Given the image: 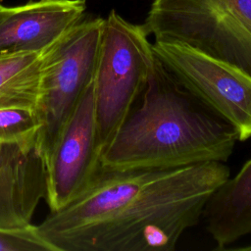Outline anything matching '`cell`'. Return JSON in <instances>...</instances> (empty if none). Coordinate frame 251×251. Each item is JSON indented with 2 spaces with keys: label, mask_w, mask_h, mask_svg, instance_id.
Masks as SVG:
<instances>
[{
  "label": "cell",
  "mask_w": 251,
  "mask_h": 251,
  "mask_svg": "<svg viewBox=\"0 0 251 251\" xmlns=\"http://www.w3.org/2000/svg\"><path fill=\"white\" fill-rule=\"evenodd\" d=\"M85 0L0 4V53L43 52L82 20Z\"/></svg>",
  "instance_id": "obj_9"
},
{
  "label": "cell",
  "mask_w": 251,
  "mask_h": 251,
  "mask_svg": "<svg viewBox=\"0 0 251 251\" xmlns=\"http://www.w3.org/2000/svg\"><path fill=\"white\" fill-rule=\"evenodd\" d=\"M202 218L206 229L224 250L251 233V159L210 196Z\"/></svg>",
  "instance_id": "obj_10"
},
{
  "label": "cell",
  "mask_w": 251,
  "mask_h": 251,
  "mask_svg": "<svg viewBox=\"0 0 251 251\" xmlns=\"http://www.w3.org/2000/svg\"><path fill=\"white\" fill-rule=\"evenodd\" d=\"M43 52L0 53V109L25 107L36 110Z\"/></svg>",
  "instance_id": "obj_11"
},
{
  "label": "cell",
  "mask_w": 251,
  "mask_h": 251,
  "mask_svg": "<svg viewBox=\"0 0 251 251\" xmlns=\"http://www.w3.org/2000/svg\"><path fill=\"white\" fill-rule=\"evenodd\" d=\"M99 164L92 79L45 160V200L50 212L74 199L86 186Z\"/></svg>",
  "instance_id": "obj_8"
},
{
  "label": "cell",
  "mask_w": 251,
  "mask_h": 251,
  "mask_svg": "<svg viewBox=\"0 0 251 251\" xmlns=\"http://www.w3.org/2000/svg\"><path fill=\"white\" fill-rule=\"evenodd\" d=\"M226 250H241V251H251V245H246V246H237V247H226Z\"/></svg>",
  "instance_id": "obj_13"
},
{
  "label": "cell",
  "mask_w": 251,
  "mask_h": 251,
  "mask_svg": "<svg viewBox=\"0 0 251 251\" xmlns=\"http://www.w3.org/2000/svg\"><path fill=\"white\" fill-rule=\"evenodd\" d=\"M45 191V162L37 139L0 143V251H53L32 223Z\"/></svg>",
  "instance_id": "obj_7"
},
{
  "label": "cell",
  "mask_w": 251,
  "mask_h": 251,
  "mask_svg": "<svg viewBox=\"0 0 251 251\" xmlns=\"http://www.w3.org/2000/svg\"><path fill=\"white\" fill-rule=\"evenodd\" d=\"M41 122L33 108L0 109V143H29L37 139Z\"/></svg>",
  "instance_id": "obj_12"
},
{
  "label": "cell",
  "mask_w": 251,
  "mask_h": 251,
  "mask_svg": "<svg viewBox=\"0 0 251 251\" xmlns=\"http://www.w3.org/2000/svg\"><path fill=\"white\" fill-rule=\"evenodd\" d=\"M152 47L183 87L236 128L239 141L251 137V76L182 43L155 40Z\"/></svg>",
  "instance_id": "obj_6"
},
{
  "label": "cell",
  "mask_w": 251,
  "mask_h": 251,
  "mask_svg": "<svg viewBox=\"0 0 251 251\" xmlns=\"http://www.w3.org/2000/svg\"><path fill=\"white\" fill-rule=\"evenodd\" d=\"M148 35L143 25L127 22L115 10L104 19L93 76L100 153L146 86L156 59Z\"/></svg>",
  "instance_id": "obj_4"
},
{
  "label": "cell",
  "mask_w": 251,
  "mask_h": 251,
  "mask_svg": "<svg viewBox=\"0 0 251 251\" xmlns=\"http://www.w3.org/2000/svg\"><path fill=\"white\" fill-rule=\"evenodd\" d=\"M236 128L183 87L156 57L138 100L100 153L115 169L226 163Z\"/></svg>",
  "instance_id": "obj_2"
},
{
  "label": "cell",
  "mask_w": 251,
  "mask_h": 251,
  "mask_svg": "<svg viewBox=\"0 0 251 251\" xmlns=\"http://www.w3.org/2000/svg\"><path fill=\"white\" fill-rule=\"evenodd\" d=\"M143 26L251 76V0H153Z\"/></svg>",
  "instance_id": "obj_3"
},
{
  "label": "cell",
  "mask_w": 251,
  "mask_h": 251,
  "mask_svg": "<svg viewBox=\"0 0 251 251\" xmlns=\"http://www.w3.org/2000/svg\"><path fill=\"white\" fill-rule=\"evenodd\" d=\"M103 18L79 21L44 51L39 99L38 149L44 162L85 89L92 81Z\"/></svg>",
  "instance_id": "obj_5"
},
{
  "label": "cell",
  "mask_w": 251,
  "mask_h": 251,
  "mask_svg": "<svg viewBox=\"0 0 251 251\" xmlns=\"http://www.w3.org/2000/svg\"><path fill=\"white\" fill-rule=\"evenodd\" d=\"M229 176L222 162L141 169L100 163L86 186L37 230L53 251H173Z\"/></svg>",
  "instance_id": "obj_1"
}]
</instances>
